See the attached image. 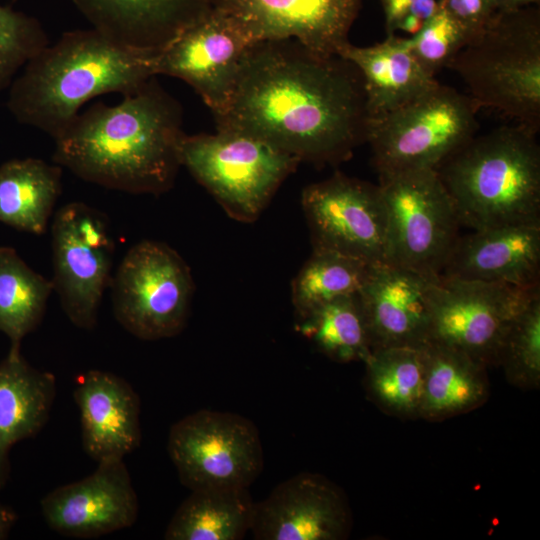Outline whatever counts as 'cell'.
Segmentation results:
<instances>
[{
    "instance_id": "1",
    "label": "cell",
    "mask_w": 540,
    "mask_h": 540,
    "mask_svg": "<svg viewBox=\"0 0 540 540\" xmlns=\"http://www.w3.org/2000/svg\"><path fill=\"white\" fill-rule=\"evenodd\" d=\"M217 129L260 139L301 162L336 165L366 142L369 115L359 69L295 39L254 43L246 52Z\"/></svg>"
},
{
    "instance_id": "2",
    "label": "cell",
    "mask_w": 540,
    "mask_h": 540,
    "mask_svg": "<svg viewBox=\"0 0 540 540\" xmlns=\"http://www.w3.org/2000/svg\"><path fill=\"white\" fill-rule=\"evenodd\" d=\"M180 103L156 76L116 105L97 102L55 139L54 163L79 178L132 194L170 190L180 162Z\"/></svg>"
},
{
    "instance_id": "3",
    "label": "cell",
    "mask_w": 540,
    "mask_h": 540,
    "mask_svg": "<svg viewBox=\"0 0 540 540\" xmlns=\"http://www.w3.org/2000/svg\"><path fill=\"white\" fill-rule=\"evenodd\" d=\"M157 55L120 45L93 28L65 32L15 77L7 108L17 122L55 140L87 101L132 93L157 76Z\"/></svg>"
},
{
    "instance_id": "4",
    "label": "cell",
    "mask_w": 540,
    "mask_h": 540,
    "mask_svg": "<svg viewBox=\"0 0 540 540\" xmlns=\"http://www.w3.org/2000/svg\"><path fill=\"white\" fill-rule=\"evenodd\" d=\"M538 131L516 123L475 135L435 170L460 225L540 224Z\"/></svg>"
},
{
    "instance_id": "5",
    "label": "cell",
    "mask_w": 540,
    "mask_h": 540,
    "mask_svg": "<svg viewBox=\"0 0 540 540\" xmlns=\"http://www.w3.org/2000/svg\"><path fill=\"white\" fill-rule=\"evenodd\" d=\"M469 96L516 123L540 129V15L534 6L499 10L448 66Z\"/></svg>"
},
{
    "instance_id": "6",
    "label": "cell",
    "mask_w": 540,
    "mask_h": 540,
    "mask_svg": "<svg viewBox=\"0 0 540 540\" xmlns=\"http://www.w3.org/2000/svg\"><path fill=\"white\" fill-rule=\"evenodd\" d=\"M479 109L468 94L438 82L405 105L369 118L366 142L378 176L436 169L476 135Z\"/></svg>"
},
{
    "instance_id": "7",
    "label": "cell",
    "mask_w": 540,
    "mask_h": 540,
    "mask_svg": "<svg viewBox=\"0 0 540 540\" xmlns=\"http://www.w3.org/2000/svg\"><path fill=\"white\" fill-rule=\"evenodd\" d=\"M180 162L230 217L252 222L301 161L250 135L217 129L185 134Z\"/></svg>"
},
{
    "instance_id": "8",
    "label": "cell",
    "mask_w": 540,
    "mask_h": 540,
    "mask_svg": "<svg viewBox=\"0 0 540 540\" xmlns=\"http://www.w3.org/2000/svg\"><path fill=\"white\" fill-rule=\"evenodd\" d=\"M387 212L386 263L438 278L459 237L453 202L435 169L379 177Z\"/></svg>"
},
{
    "instance_id": "9",
    "label": "cell",
    "mask_w": 540,
    "mask_h": 540,
    "mask_svg": "<svg viewBox=\"0 0 540 540\" xmlns=\"http://www.w3.org/2000/svg\"><path fill=\"white\" fill-rule=\"evenodd\" d=\"M110 287L115 319L133 336L159 340L185 327L194 282L186 262L167 244L144 240L132 246Z\"/></svg>"
},
{
    "instance_id": "10",
    "label": "cell",
    "mask_w": 540,
    "mask_h": 540,
    "mask_svg": "<svg viewBox=\"0 0 540 540\" xmlns=\"http://www.w3.org/2000/svg\"><path fill=\"white\" fill-rule=\"evenodd\" d=\"M167 450L191 491L249 488L264 463L257 427L232 412L203 409L183 417L171 426Z\"/></svg>"
},
{
    "instance_id": "11",
    "label": "cell",
    "mask_w": 540,
    "mask_h": 540,
    "mask_svg": "<svg viewBox=\"0 0 540 540\" xmlns=\"http://www.w3.org/2000/svg\"><path fill=\"white\" fill-rule=\"evenodd\" d=\"M539 293L540 287L439 276L428 288L429 341L456 349L487 368L497 366L511 321Z\"/></svg>"
},
{
    "instance_id": "12",
    "label": "cell",
    "mask_w": 540,
    "mask_h": 540,
    "mask_svg": "<svg viewBox=\"0 0 540 540\" xmlns=\"http://www.w3.org/2000/svg\"><path fill=\"white\" fill-rule=\"evenodd\" d=\"M53 289L71 323L91 330L112 275L115 242L107 216L83 202L55 213L51 226Z\"/></svg>"
},
{
    "instance_id": "13",
    "label": "cell",
    "mask_w": 540,
    "mask_h": 540,
    "mask_svg": "<svg viewBox=\"0 0 540 540\" xmlns=\"http://www.w3.org/2000/svg\"><path fill=\"white\" fill-rule=\"evenodd\" d=\"M301 203L313 248L386 263L387 212L379 184L336 172L305 187Z\"/></svg>"
},
{
    "instance_id": "14",
    "label": "cell",
    "mask_w": 540,
    "mask_h": 540,
    "mask_svg": "<svg viewBox=\"0 0 540 540\" xmlns=\"http://www.w3.org/2000/svg\"><path fill=\"white\" fill-rule=\"evenodd\" d=\"M254 43L240 22L213 7L158 52L157 76L185 81L214 117L220 116L229 105L242 60Z\"/></svg>"
},
{
    "instance_id": "15",
    "label": "cell",
    "mask_w": 540,
    "mask_h": 540,
    "mask_svg": "<svg viewBox=\"0 0 540 540\" xmlns=\"http://www.w3.org/2000/svg\"><path fill=\"white\" fill-rule=\"evenodd\" d=\"M351 528L343 491L320 474L302 472L255 502L250 532L256 540H341Z\"/></svg>"
},
{
    "instance_id": "16",
    "label": "cell",
    "mask_w": 540,
    "mask_h": 540,
    "mask_svg": "<svg viewBox=\"0 0 540 540\" xmlns=\"http://www.w3.org/2000/svg\"><path fill=\"white\" fill-rule=\"evenodd\" d=\"M363 0H214L255 42L295 39L322 56L338 55Z\"/></svg>"
},
{
    "instance_id": "17",
    "label": "cell",
    "mask_w": 540,
    "mask_h": 540,
    "mask_svg": "<svg viewBox=\"0 0 540 540\" xmlns=\"http://www.w3.org/2000/svg\"><path fill=\"white\" fill-rule=\"evenodd\" d=\"M47 525L73 538H95L132 526L139 503L123 459L98 462L89 476L52 490L41 500Z\"/></svg>"
},
{
    "instance_id": "18",
    "label": "cell",
    "mask_w": 540,
    "mask_h": 540,
    "mask_svg": "<svg viewBox=\"0 0 540 540\" xmlns=\"http://www.w3.org/2000/svg\"><path fill=\"white\" fill-rule=\"evenodd\" d=\"M428 279L389 263L372 265L358 292L372 350L429 341Z\"/></svg>"
},
{
    "instance_id": "19",
    "label": "cell",
    "mask_w": 540,
    "mask_h": 540,
    "mask_svg": "<svg viewBox=\"0 0 540 540\" xmlns=\"http://www.w3.org/2000/svg\"><path fill=\"white\" fill-rule=\"evenodd\" d=\"M440 276L522 289L540 287V224L459 235Z\"/></svg>"
},
{
    "instance_id": "20",
    "label": "cell",
    "mask_w": 540,
    "mask_h": 540,
    "mask_svg": "<svg viewBox=\"0 0 540 540\" xmlns=\"http://www.w3.org/2000/svg\"><path fill=\"white\" fill-rule=\"evenodd\" d=\"M73 396L80 412L83 450L90 458L124 459L139 446L140 399L126 380L89 370L78 377Z\"/></svg>"
},
{
    "instance_id": "21",
    "label": "cell",
    "mask_w": 540,
    "mask_h": 540,
    "mask_svg": "<svg viewBox=\"0 0 540 540\" xmlns=\"http://www.w3.org/2000/svg\"><path fill=\"white\" fill-rule=\"evenodd\" d=\"M92 28L137 50L159 52L213 8L214 0H71Z\"/></svg>"
},
{
    "instance_id": "22",
    "label": "cell",
    "mask_w": 540,
    "mask_h": 540,
    "mask_svg": "<svg viewBox=\"0 0 540 540\" xmlns=\"http://www.w3.org/2000/svg\"><path fill=\"white\" fill-rule=\"evenodd\" d=\"M56 396V378L31 366L21 351L0 362V490L11 472L10 450L46 425Z\"/></svg>"
},
{
    "instance_id": "23",
    "label": "cell",
    "mask_w": 540,
    "mask_h": 540,
    "mask_svg": "<svg viewBox=\"0 0 540 540\" xmlns=\"http://www.w3.org/2000/svg\"><path fill=\"white\" fill-rule=\"evenodd\" d=\"M338 55L351 61L362 75L369 118L405 105L438 83L419 65L408 38L396 34L367 47L349 42Z\"/></svg>"
},
{
    "instance_id": "24",
    "label": "cell",
    "mask_w": 540,
    "mask_h": 540,
    "mask_svg": "<svg viewBox=\"0 0 540 540\" xmlns=\"http://www.w3.org/2000/svg\"><path fill=\"white\" fill-rule=\"evenodd\" d=\"M425 381L420 418L441 421L480 407L488 398L487 367L435 342L422 346Z\"/></svg>"
},
{
    "instance_id": "25",
    "label": "cell",
    "mask_w": 540,
    "mask_h": 540,
    "mask_svg": "<svg viewBox=\"0 0 540 540\" xmlns=\"http://www.w3.org/2000/svg\"><path fill=\"white\" fill-rule=\"evenodd\" d=\"M62 167L38 158L0 165V222L35 235L47 230L61 193Z\"/></svg>"
},
{
    "instance_id": "26",
    "label": "cell",
    "mask_w": 540,
    "mask_h": 540,
    "mask_svg": "<svg viewBox=\"0 0 540 540\" xmlns=\"http://www.w3.org/2000/svg\"><path fill=\"white\" fill-rule=\"evenodd\" d=\"M255 502L248 488L192 490L164 533L166 540H240L250 531Z\"/></svg>"
},
{
    "instance_id": "27",
    "label": "cell",
    "mask_w": 540,
    "mask_h": 540,
    "mask_svg": "<svg viewBox=\"0 0 540 540\" xmlns=\"http://www.w3.org/2000/svg\"><path fill=\"white\" fill-rule=\"evenodd\" d=\"M364 363L367 392L380 408L398 417L420 416L425 381L422 346L376 348Z\"/></svg>"
},
{
    "instance_id": "28",
    "label": "cell",
    "mask_w": 540,
    "mask_h": 540,
    "mask_svg": "<svg viewBox=\"0 0 540 540\" xmlns=\"http://www.w3.org/2000/svg\"><path fill=\"white\" fill-rule=\"evenodd\" d=\"M51 280L31 269L15 249L0 247V332L10 340L9 351L18 352L23 338L41 323Z\"/></svg>"
},
{
    "instance_id": "29",
    "label": "cell",
    "mask_w": 540,
    "mask_h": 540,
    "mask_svg": "<svg viewBox=\"0 0 540 540\" xmlns=\"http://www.w3.org/2000/svg\"><path fill=\"white\" fill-rule=\"evenodd\" d=\"M297 329L336 362H364L372 351L358 293L315 308L299 318Z\"/></svg>"
},
{
    "instance_id": "30",
    "label": "cell",
    "mask_w": 540,
    "mask_h": 540,
    "mask_svg": "<svg viewBox=\"0 0 540 540\" xmlns=\"http://www.w3.org/2000/svg\"><path fill=\"white\" fill-rule=\"evenodd\" d=\"M372 265L336 251L313 248L292 282L291 297L298 319L334 299L358 293Z\"/></svg>"
},
{
    "instance_id": "31",
    "label": "cell",
    "mask_w": 540,
    "mask_h": 540,
    "mask_svg": "<svg viewBox=\"0 0 540 540\" xmlns=\"http://www.w3.org/2000/svg\"><path fill=\"white\" fill-rule=\"evenodd\" d=\"M497 366L507 380L523 389L540 384V293L511 321L503 338Z\"/></svg>"
},
{
    "instance_id": "32",
    "label": "cell",
    "mask_w": 540,
    "mask_h": 540,
    "mask_svg": "<svg viewBox=\"0 0 540 540\" xmlns=\"http://www.w3.org/2000/svg\"><path fill=\"white\" fill-rule=\"evenodd\" d=\"M48 44L36 18L0 4V92L8 89L27 62Z\"/></svg>"
},
{
    "instance_id": "33",
    "label": "cell",
    "mask_w": 540,
    "mask_h": 540,
    "mask_svg": "<svg viewBox=\"0 0 540 540\" xmlns=\"http://www.w3.org/2000/svg\"><path fill=\"white\" fill-rule=\"evenodd\" d=\"M471 34L439 7L437 12L411 37L410 50L430 76L448 68L456 54L466 45Z\"/></svg>"
},
{
    "instance_id": "34",
    "label": "cell",
    "mask_w": 540,
    "mask_h": 540,
    "mask_svg": "<svg viewBox=\"0 0 540 540\" xmlns=\"http://www.w3.org/2000/svg\"><path fill=\"white\" fill-rule=\"evenodd\" d=\"M387 35L415 34L439 9V0H381Z\"/></svg>"
},
{
    "instance_id": "35",
    "label": "cell",
    "mask_w": 540,
    "mask_h": 540,
    "mask_svg": "<svg viewBox=\"0 0 540 540\" xmlns=\"http://www.w3.org/2000/svg\"><path fill=\"white\" fill-rule=\"evenodd\" d=\"M439 7L473 36L499 11V0H439Z\"/></svg>"
},
{
    "instance_id": "36",
    "label": "cell",
    "mask_w": 540,
    "mask_h": 540,
    "mask_svg": "<svg viewBox=\"0 0 540 540\" xmlns=\"http://www.w3.org/2000/svg\"><path fill=\"white\" fill-rule=\"evenodd\" d=\"M17 521V514L10 507L0 502V540L8 538Z\"/></svg>"
},
{
    "instance_id": "37",
    "label": "cell",
    "mask_w": 540,
    "mask_h": 540,
    "mask_svg": "<svg viewBox=\"0 0 540 540\" xmlns=\"http://www.w3.org/2000/svg\"><path fill=\"white\" fill-rule=\"evenodd\" d=\"M539 0H499V10H514L534 6Z\"/></svg>"
}]
</instances>
